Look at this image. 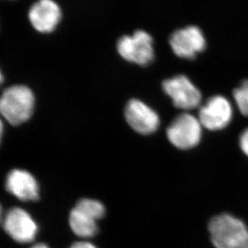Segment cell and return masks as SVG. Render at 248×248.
<instances>
[{
    "label": "cell",
    "mask_w": 248,
    "mask_h": 248,
    "mask_svg": "<svg viewBox=\"0 0 248 248\" xmlns=\"http://www.w3.org/2000/svg\"><path fill=\"white\" fill-rule=\"evenodd\" d=\"M64 12L58 0H34L27 11L31 30L41 36H52L60 29Z\"/></svg>",
    "instance_id": "4"
},
{
    "label": "cell",
    "mask_w": 248,
    "mask_h": 248,
    "mask_svg": "<svg viewBox=\"0 0 248 248\" xmlns=\"http://www.w3.org/2000/svg\"><path fill=\"white\" fill-rule=\"evenodd\" d=\"M4 74H3V71H2V67L0 66V86L4 82Z\"/></svg>",
    "instance_id": "18"
},
{
    "label": "cell",
    "mask_w": 248,
    "mask_h": 248,
    "mask_svg": "<svg viewBox=\"0 0 248 248\" xmlns=\"http://www.w3.org/2000/svg\"><path fill=\"white\" fill-rule=\"evenodd\" d=\"M2 225L5 233L17 244H32L38 234L39 226L36 220L29 211L19 206L7 210Z\"/></svg>",
    "instance_id": "6"
},
{
    "label": "cell",
    "mask_w": 248,
    "mask_h": 248,
    "mask_svg": "<svg viewBox=\"0 0 248 248\" xmlns=\"http://www.w3.org/2000/svg\"><path fill=\"white\" fill-rule=\"evenodd\" d=\"M29 248H51L48 246V244H45V243H36L33 244Z\"/></svg>",
    "instance_id": "16"
},
{
    "label": "cell",
    "mask_w": 248,
    "mask_h": 248,
    "mask_svg": "<svg viewBox=\"0 0 248 248\" xmlns=\"http://www.w3.org/2000/svg\"><path fill=\"white\" fill-rule=\"evenodd\" d=\"M209 232L215 248H248V227L233 215L222 214L213 217Z\"/></svg>",
    "instance_id": "2"
},
{
    "label": "cell",
    "mask_w": 248,
    "mask_h": 248,
    "mask_svg": "<svg viewBox=\"0 0 248 248\" xmlns=\"http://www.w3.org/2000/svg\"><path fill=\"white\" fill-rule=\"evenodd\" d=\"M166 133L172 145L182 150H187L200 143L202 125L198 118L189 113H183L171 123Z\"/></svg>",
    "instance_id": "7"
},
{
    "label": "cell",
    "mask_w": 248,
    "mask_h": 248,
    "mask_svg": "<svg viewBox=\"0 0 248 248\" xmlns=\"http://www.w3.org/2000/svg\"><path fill=\"white\" fill-rule=\"evenodd\" d=\"M4 215H2V205L0 204V223L2 222V218H3Z\"/></svg>",
    "instance_id": "19"
},
{
    "label": "cell",
    "mask_w": 248,
    "mask_h": 248,
    "mask_svg": "<svg viewBox=\"0 0 248 248\" xmlns=\"http://www.w3.org/2000/svg\"><path fill=\"white\" fill-rule=\"evenodd\" d=\"M239 146L243 153L248 157V128L242 132L239 138Z\"/></svg>",
    "instance_id": "14"
},
{
    "label": "cell",
    "mask_w": 248,
    "mask_h": 248,
    "mask_svg": "<svg viewBox=\"0 0 248 248\" xmlns=\"http://www.w3.org/2000/svg\"><path fill=\"white\" fill-rule=\"evenodd\" d=\"M170 46L178 58L193 60L206 48V39L199 27L190 25L172 32Z\"/></svg>",
    "instance_id": "9"
},
{
    "label": "cell",
    "mask_w": 248,
    "mask_h": 248,
    "mask_svg": "<svg viewBox=\"0 0 248 248\" xmlns=\"http://www.w3.org/2000/svg\"><path fill=\"white\" fill-rule=\"evenodd\" d=\"M105 206L98 200L81 198L70 210L69 226L76 236L91 239L98 234V220L105 215Z\"/></svg>",
    "instance_id": "3"
},
{
    "label": "cell",
    "mask_w": 248,
    "mask_h": 248,
    "mask_svg": "<svg viewBox=\"0 0 248 248\" xmlns=\"http://www.w3.org/2000/svg\"><path fill=\"white\" fill-rule=\"evenodd\" d=\"M125 118L129 126L141 135H150L160 126L157 113L139 99H131L125 108Z\"/></svg>",
    "instance_id": "11"
},
{
    "label": "cell",
    "mask_w": 248,
    "mask_h": 248,
    "mask_svg": "<svg viewBox=\"0 0 248 248\" xmlns=\"http://www.w3.org/2000/svg\"><path fill=\"white\" fill-rule=\"evenodd\" d=\"M154 41L150 34L137 30L131 35H124L117 41L116 49L124 60L140 66H147L155 59Z\"/></svg>",
    "instance_id": "5"
},
{
    "label": "cell",
    "mask_w": 248,
    "mask_h": 248,
    "mask_svg": "<svg viewBox=\"0 0 248 248\" xmlns=\"http://www.w3.org/2000/svg\"><path fill=\"white\" fill-rule=\"evenodd\" d=\"M162 87L177 108L193 110L200 106L202 98L201 91L186 75L179 74L166 79Z\"/></svg>",
    "instance_id": "8"
},
{
    "label": "cell",
    "mask_w": 248,
    "mask_h": 248,
    "mask_svg": "<svg viewBox=\"0 0 248 248\" xmlns=\"http://www.w3.org/2000/svg\"><path fill=\"white\" fill-rule=\"evenodd\" d=\"M36 108L33 90L25 84H12L0 95V116L12 126L29 121Z\"/></svg>",
    "instance_id": "1"
},
{
    "label": "cell",
    "mask_w": 248,
    "mask_h": 248,
    "mask_svg": "<svg viewBox=\"0 0 248 248\" xmlns=\"http://www.w3.org/2000/svg\"><path fill=\"white\" fill-rule=\"evenodd\" d=\"M6 1H8V2H16V1H19V0H6Z\"/></svg>",
    "instance_id": "20"
},
{
    "label": "cell",
    "mask_w": 248,
    "mask_h": 248,
    "mask_svg": "<svg viewBox=\"0 0 248 248\" xmlns=\"http://www.w3.org/2000/svg\"><path fill=\"white\" fill-rule=\"evenodd\" d=\"M3 131H4V124L2 122V119L0 117V143H1V140H2Z\"/></svg>",
    "instance_id": "17"
},
{
    "label": "cell",
    "mask_w": 248,
    "mask_h": 248,
    "mask_svg": "<svg viewBox=\"0 0 248 248\" xmlns=\"http://www.w3.org/2000/svg\"><path fill=\"white\" fill-rule=\"evenodd\" d=\"M69 248H98L92 244L91 242L86 241V240H81V241H77L74 244H72Z\"/></svg>",
    "instance_id": "15"
},
{
    "label": "cell",
    "mask_w": 248,
    "mask_h": 248,
    "mask_svg": "<svg viewBox=\"0 0 248 248\" xmlns=\"http://www.w3.org/2000/svg\"><path fill=\"white\" fill-rule=\"evenodd\" d=\"M5 188L22 202H36L40 199V186L29 170L12 169L5 179Z\"/></svg>",
    "instance_id": "12"
},
{
    "label": "cell",
    "mask_w": 248,
    "mask_h": 248,
    "mask_svg": "<svg viewBox=\"0 0 248 248\" xmlns=\"http://www.w3.org/2000/svg\"><path fill=\"white\" fill-rule=\"evenodd\" d=\"M233 96L239 111L245 116H248V80L243 81L234 90Z\"/></svg>",
    "instance_id": "13"
},
{
    "label": "cell",
    "mask_w": 248,
    "mask_h": 248,
    "mask_svg": "<svg viewBox=\"0 0 248 248\" xmlns=\"http://www.w3.org/2000/svg\"><path fill=\"white\" fill-rule=\"evenodd\" d=\"M233 118L232 103L222 95L213 96L202 106L198 113V120L205 128L219 131L227 127Z\"/></svg>",
    "instance_id": "10"
},
{
    "label": "cell",
    "mask_w": 248,
    "mask_h": 248,
    "mask_svg": "<svg viewBox=\"0 0 248 248\" xmlns=\"http://www.w3.org/2000/svg\"><path fill=\"white\" fill-rule=\"evenodd\" d=\"M0 31H1V19H0Z\"/></svg>",
    "instance_id": "21"
}]
</instances>
